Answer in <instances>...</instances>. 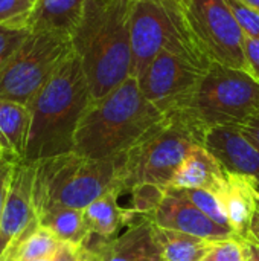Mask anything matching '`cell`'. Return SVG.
<instances>
[{
	"mask_svg": "<svg viewBox=\"0 0 259 261\" xmlns=\"http://www.w3.org/2000/svg\"><path fill=\"white\" fill-rule=\"evenodd\" d=\"M131 8L133 0H87L70 35L93 101L133 76Z\"/></svg>",
	"mask_w": 259,
	"mask_h": 261,
	"instance_id": "1",
	"label": "cell"
},
{
	"mask_svg": "<svg viewBox=\"0 0 259 261\" xmlns=\"http://www.w3.org/2000/svg\"><path fill=\"white\" fill-rule=\"evenodd\" d=\"M92 101L81 61L72 52L27 106L31 127L23 161L35 164L73 153L76 130Z\"/></svg>",
	"mask_w": 259,
	"mask_h": 261,
	"instance_id": "2",
	"label": "cell"
},
{
	"mask_svg": "<svg viewBox=\"0 0 259 261\" xmlns=\"http://www.w3.org/2000/svg\"><path fill=\"white\" fill-rule=\"evenodd\" d=\"M130 76L105 96L92 101L75 136L78 156L93 161L119 158L163 119Z\"/></svg>",
	"mask_w": 259,
	"mask_h": 261,
	"instance_id": "3",
	"label": "cell"
},
{
	"mask_svg": "<svg viewBox=\"0 0 259 261\" xmlns=\"http://www.w3.org/2000/svg\"><path fill=\"white\" fill-rule=\"evenodd\" d=\"M205 135L182 110L165 115L133 148L118 158V188L156 185L168 190L191 148L203 145Z\"/></svg>",
	"mask_w": 259,
	"mask_h": 261,
	"instance_id": "4",
	"label": "cell"
},
{
	"mask_svg": "<svg viewBox=\"0 0 259 261\" xmlns=\"http://www.w3.org/2000/svg\"><path fill=\"white\" fill-rule=\"evenodd\" d=\"M118 187V158L93 161L67 153L34 164L32 200L37 216L53 206L84 211Z\"/></svg>",
	"mask_w": 259,
	"mask_h": 261,
	"instance_id": "5",
	"label": "cell"
},
{
	"mask_svg": "<svg viewBox=\"0 0 259 261\" xmlns=\"http://www.w3.org/2000/svg\"><path fill=\"white\" fill-rule=\"evenodd\" d=\"M182 112L205 133L241 128L259 112V81L246 69L212 63Z\"/></svg>",
	"mask_w": 259,
	"mask_h": 261,
	"instance_id": "6",
	"label": "cell"
},
{
	"mask_svg": "<svg viewBox=\"0 0 259 261\" xmlns=\"http://www.w3.org/2000/svg\"><path fill=\"white\" fill-rule=\"evenodd\" d=\"M130 35L134 78L163 50L183 55L206 69L212 64L194 40L183 12L168 0H133Z\"/></svg>",
	"mask_w": 259,
	"mask_h": 261,
	"instance_id": "7",
	"label": "cell"
},
{
	"mask_svg": "<svg viewBox=\"0 0 259 261\" xmlns=\"http://www.w3.org/2000/svg\"><path fill=\"white\" fill-rule=\"evenodd\" d=\"M72 52L70 35L31 29L0 73V99L29 106Z\"/></svg>",
	"mask_w": 259,
	"mask_h": 261,
	"instance_id": "8",
	"label": "cell"
},
{
	"mask_svg": "<svg viewBox=\"0 0 259 261\" xmlns=\"http://www.w3.org/2000/svg\"><path fill=\"white\" fill-rule=\"evenodd\" d=\"M182 12L194 40L209 61L247 70L246 35L224 0H186Z\"/></svg>",
	"mask_w": 259,
	"mask_h": 261,
	"instance_id": "9",
	"label": "cell"
},
{
	"mask_svg": "<svg viewBox=\"0 0 259 261\" xmlns=\"http://www.w3.org/2000/svg\"><path fill=\"white\" fill-rule=\"evenodd\" d=\"M208 69L171 50L160 52L136 78L143 96L163 115L183 110Z\"/></svg>",
	"mask_w": 259,
	"mask_h": 261,
	"instance_id": "10",
	"label": "cell"
},
{
	"mask_svg": "<svg viewBox=\"0 0 259 261\" xmlns=\"http://www.w3.org/2000/svg\"><path fill=\"white\" fill-rule=\"evenodd\" d=\"M101 261H163L150 216H136L118 236L104 239L90 234L82 243Z\"/></svg>",
	"mask_w": 259,
	"mask_h": 261,
	"instance_id": "11",
	"label": "cell"
},
{
	"mask_svg": "<svg viewBox=\"0 0 259 261\" xmlns=\"http://www.w3.org/2000/svg\"><path fill=\"white\" fill-rule=\"evenodd\" d=\"M150 219L159 228L185 232L212 243L238 239L232 228L221 226L209 219L188 199L183 190L177 188H168L165 191L163 199Z\"/></svg>",
	"mask_w": 259,
	"mask_h": 261,
	"instance_id": "12",
	"label": "cell"
},
{
	"mask_svg": "<svg viewBox=\"0 0 259 261\" xmlns=\"http://www.w3.org/2000/svg\"><path fill=\"white\" fill-rule=\"evenodd\" d=\"M34 164L18 161L14 168L11 190L0 217V260L9 248L37 220L34 200Z\"/></svg>",
	"mask_w": 259,
	"mask_h": 261,
	"instance_id": "13",
	"label": "cell"
},
{
	"mask_svg": "<svg viewBox=\"0 0 259 261\" xmlns=\"http://www.w3.org/2000/svg\"><path fill=\"white\" fill-rule=\"evenodd\" d=\"M203 147L232 174L259 179V147L240 127H217L206 132Z\"/></svg>",
	"mask_w": 259,
	"mask_h": 261,
	"instance_id": "14",
	"label": "cell"
},
{
	"mask_svg": "<svg viewBox=\"0 0 259 261\" xmlns=\"http://www.w3.org/2000/svg\"><path fill=\"white\" fill-rule=\"evenodd\" d=\"M229 180V171L203 145H194L179 167L169 188L208 190L215 196Z\"/></svg>",
	"mask_w": 259,
	"mask_h": 261,
	"instance_id": "15",
	"label": "cell"
},
{
	"mask_svg": "<svg viewBox=\"0 0 259 261\" xmlns=\"http://www.w3.org/2000/svg\"><path fill=\"white\" fill-rule=\"evenodd\" d=\"M226 210L231 228L240 240L249 239V225L255 210L256 196L249 177L229 173V180L217 196Z\"/></svg>",
	"mask_w": 259,
	"mask_h": 261,
	"instance_id": "16",
	"label": "cell"
},
{
	"mask_svg": "<svg viewBox=\"0 0 259 261\" xmlns=\"http://www.w3.org/2000/svg\"><path fill=\"white\" fill-rule=\"evenodd\" d=\"M87 0H37L29 28L32 31H56L72 35Z\"/></svg>",
	"mask_w": 259,
	"mask_h": 261,
	"instance_id": "17",
	"label": "cell"
},
{
	"mask_svg": "<svg viewBox=\"0 0 259 261\" xmlns=\"http://www.w3.org/2000/svg\"><path fill=\"white\" fill-rule=\"evenodd\" d=\"M29 127L31 110L27 106L0 99V141L9 159L23 161Z\"/></svg>",
	"mask_w": 259,
	"mask_h": 261,
	"instance_id": "18",
	"label": "cell"
},
{
	"mask_svg": "<svg viewBox=\"0 0 259 261\" xmlns=\"http://www.w3.org/2000/svg\"><path fill=\"white\" fill-rule=\"evenodd\" d=\"M82 213L90 234L104 239H111L118 236L136 216H139L128 214L119 206L116 190L90 203Z\"/></svg>",
	"mask_w": 259,
	"mask_h": 261,
	"instance_id": "19",
	"label": "cell"
},
{
	"mask_svg": "<svg viewBox=\"0 0 259 261\" xmlns=\"http://www.w3.org/2000/svg\"><path fill=\"white\" fill-rule=\"evenodd\" d=\"M38 225L53 234L61 243L81 246L90 236L81 210L53 206L37 216Z\"/></svg>",
	"mask_w": 259,
	"mask_h": 261,
	"instance_id": "20",
	"label": "cell"
},
{
	"mask_svg": "<svg viewBox=\"0 0 259 261\" xmlns=\"http://www.w3.org/2000/svg\"><path fill=\"white\" fill-rule=\"evenodd\" d=\"M163 261H203L214 243L185 232L156 226Z\"/></svg>",
	"mask_w": 259,
	"mask_h": 261,
	"instance_id": "21",
	"label": "cell"
},
{
	"mask_svg": "<svg viewBox=\"0 0 259 261\" xmlns=\"http://www.w3.org/2000/svg\"><path fill=\"white\" fill-rule=\"evenodd\" d=\"M185 194L188 196V199L198 208L202 210L209 219H212L214 222H217L221 226H227L231 228L226 210L223 202L211 191L208 190H198V188H192V190H183Z\"/></svg>",
	"mask_w": 259,
	"mask_h": 261,
	"instance_id": "22",
	"label": "cell"
},
{
	"mask_svg": "<svg viewBox=\"0 0 259 261\" xmlns=\"http://www.w3.org/2000/svg\"><path fill=\"white\" fill-rule=\"evenodd\" d=\"M31 32L27 26H0V73Z\"/></svg>",
	"mask_w": 259,
	"mask_h": 261,
	"instance_id": "23",
	"label": "cell"
},
{
	"mask_svg": "<svg viewBox=\"0 0 259 261\" xmlns=\"http://www.w3.org/2000/svg\"><path fill=\"white\" fill-rule=\"evenodd\" d=\"M34 9L31 0H0V26H27Z\"/></svg>",
	"mask_w": 259,
	"mask_h": 261,
	"instance_id": "24",
	"label": "cell"
},
{
	"mask_svg": "<svg viewBox=\"0 0 259 261\" xmlns=\"http://www.w3.org/2000/svg\"><path fill=\"white\" fill-rule=\"evenodd\" d=\"M243 34L259 40V14L241 0H224Z\"/></svg>",
	"mask_w": 259,
	"mask_h": 261,
	"instance_id": "25",
	"label": "cell"
},
{
	"mask_svg": "<svg viewBox=\"0 0 259 261\" xmlns=\"http://www.w3.org/2000/svg\"><path fill=\"white\" fill-rule=\"evenodd\" d=\"M203 261H246L243 240L231 239L214 243L211 252Z\"/></svg>",
	"mask_w": 259,
	"mask_h": 261,
	"instance_id": "26",
	"label": "cell"
},
{
	"mask_svg": "<svg viewBox=\"0 0 259 261\" xmlns=\"http://www.w3.org/2000/svg\"><path fill=\"white\" fill-rule=\"evenodd\" d=\"M15 161L11 159H2L0 161V217L11 190V184H12V174H14V168H15Z\"/></svg>",
	"mask_w": 259,
	"mask_h": 261,
	"instance_id": "27",
	"label": "cell"
},
{
	"mask_svg": "<svg viewBox=\"0 0 259 261\" xmlns=\"http://www.w3.org/2000/svg\"><path fill=\"white\" fill-rule=\"evenodd\" d=\"M244 57L247 70L259 81V40L250 37L244 38Z\"/></svg>",
	"mask_w": 259,
	"mask_h": 261,
	"instance_id": "28",
	"label": "cell"
},
{
	"mask_svg": "<svg viewBox=\"0 0 259 261\" xmlns=\"http://www.w3.org/2000/svg\"><path fill=\"white\" fill-rule=\"evenodd\" d=\"M49 261H79L78 260V246L64 243L60 251Z\"/></svg>",
	"mask_w": 259,
	"mask_h": 261,
	"instance_id": "29",
	"label": "cell"
},
{
	"mask_svg": "<svg viewBox=\"0 0 259 261\" xmlns=\"http://www.w3.org/2000/svg\"><path fill=\"white\" fill-rule=\"evenodd\" d=\"M241 132L247 136V139H250L256 147H259V112L244 127H241Z\"/></svg>",
	"mask_w": 259,
	"mask_h": 261,
	"instance_id": "30",
	"label": "cell"
},
{
	"mask_svg": "<svg viewBox=\"0 0 259 261\" xmlns=\"http://www.w3.org/2000/svg\"><path fill=\"white\" fill-rule=\"evenodd\" d=\"M256 196V194H255ZM253 243H256L259 246V197L256 196V202H255V210L250 219V225H249V239Z\"/></svg>",
	"mask_w": 259,
	"mask_h": 261,
	"instance_id": "31",
	"label": "cell"
},
{
	"mask_svg": "<svg viewBox=\"0 0 259 261\" xmlns=\"http://www.w3.org/2000/svg\"><path fill=\"white\" fill-rule=\"evenodd\" d=\"M246 261H259V246L252 240H243Z\"/></svg>",
	"mask_w": 259,
	"mask_h": 261,
	"instance_id": "32",
	"label": "cell"
},
{
	"mask_svg": "<svg viewBox=\"0 0 259 261\" xmlns=\"http://www.w3.org/2000/svg\"><path fill=\"white\" fill-rule=\"evenodd\" d=\"M78 260L79 261H101L93 252H90L85 246H78Z\"/></svg>",
	"mask_w": 259,
	"mask_h": 261,
	"instance_id": "33",
	"label": "cell"
},
{
	"mask_svg": "<svg viewBox=\"0 0 259 261\" xmlns=\"http://www.w3.org/2000/svg\"><path fill=\"white\" fill-rule=\"evenodd\" d=\"M241 2H244L246 5H249L252 9H255L259 14V0H241Z\"/></svg>",
	"mask_w": 259,
	"mask_h": 261,
	"instance_id": "34",
	"label": "cell"
},
{
	"mask_svg": "<svg viewBox=\"0 0 259 261\" xmlns=\"http://www.w3.org/2000/svg\"><path fill=\"white\" fill-rule=\"evenodd\" d=\"M250 180V185L255 191V194L259 197V179H249Z\"/></svg>",
	"mask_w": 259,
	"mask_h": 261,
	"instance_id": "35",
	"label": "cell"
},
{
	"mask_svg": "<svg viewBox=\"0 0 259 261\" xmlns=\"http://www.w3.org/2000/svg\"><path fill=\"white\" fill-rule=\"evenodd\" d=\"M168 2H171L174 6H177V8L182 11V9H183V6H185V2H186V0H168Z\"/></svg>",
	"mask_w": 259,
	"mask_h": 261,
	"instance_id": "36",
	"label": "cell"
},
{
	"mask_svg": "<svg viewBox=\"0 0 259 261\" xmlns=\"http://www.w3.org/2000/svg\"><path fill=\"white\" fill-rule=\"evenodd\" d=\"M2 159H9L8 156H6V151H5V148H3V145H2V141H0V161ZM12 161V159H11Z\"/></svg>",
	"mask_w": 259,
	"mask_h": 261,
	"instance_id": "37",
	"label": "cell"
},
{
	"mask_svg": "<svg viewBox=\"0 0 259 261\" xmlns=\"http://www.w3.org/2000/svg\"><path fill=\"white\" fill-rule=\"evenodd\" d=\"M31 2H32V3H34V5H35V3H37V0H31Z\"/></svg>",
	"mask_w": 259,
	"mask_h": 261,
	"instance_id": "38",
	"label": "cell"
}]
</instances>
